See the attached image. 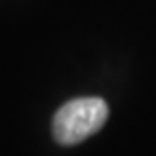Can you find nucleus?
Returning <instances> with one entry per match:
<instances>
[{
	"label": "nucleus",
	"instance_id": "1",
	"mask_svg": "<svg viewBox=\"0 0 156 156\" xmlns=\"http://www.w3.org/2000/svg\"><path fill=\"white\" fill-rule=\"evenodd\" d=\"M108 104L101 97H80L57 109L52 120L54 139L62 146H73L99 132L108 120Z\"/></svg>",
	"mask_w": 156,
	"mask_h": 156
}]
</instances>
